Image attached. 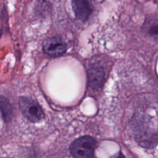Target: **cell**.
Here are the masks:
<instances>
[{
    "mask_svg": "<svg viewBox=\"0 0 158 158\" xmlns=\"http://www.w3.org/2000/svg\"><path fill=\"white\" fill-rule=\"evenodd\" d=\"M96 141L88 135L80 136L75 139L70 146V152L77 158H88L94 156Z\"/></svg>",
    "mask_w": 158,
    "mask_h": 158,
    "instance_id": "cell-1",
    "label": "cell"
},
{
    "mask_svg": "<svg viewBox=\"0 0 158 158\" xmlns=\"http://www.w3.org/2000/svg\"><path fill=\"white\" fill-rule=\"evenodd\" d=\"M19 106L22 115L32 123H38L44 118V114L40 106L30 97H20Z\"/></svg>",
    "mask_w": 158,
    "mask_h": 158,
    "instance_id": "cell-2",
    "label": "cell"
},
{
    "mask_svg": "<svg viewBox=\"0 0 158 158\" xmlns=\"http://www.w3.org/2000/svg\"><path fill=\"white\" fill-rule=\"evenodd\" d=\"M43 49L48 56L52 57H57L65 53L67 45L60 37L55 36L49 37L44 41Z\"/></svg>",
    "mask_w": 158,
    "mask_h": 158,
    "instance_id": "cell-3",
    "label": "cell"
},
{
    "mask_svg": "<svg viewBox=\"0 0 158 158\" xmlns=\"http://www.w3.org/2000/svg\"><path fill=\"white\" fill-rule=\"evenodd\" d=\"M72 7L76 17L82 22H86L92 12L89 0H72Z\"/></svg>",
    "mask_w": 158,
    "mask_h": 158,
    "instance_id": "cell-4",
    "label": "cell"
},
{
    "mask_svg": "<svg viewBox=\"0 0 158 158\" xmlns=\"http://www.w3.org/2000/svg\"><path fill=\"white\" fill-rule=\"evenodd\" d=\"M104 69L99 65H93L88 70V83L91 88L97 89L103 83L104 80Z\"/></svg>",
    "mask_w": 158,
    "mask_h": 158,
    "instance_id": "cell-5",
    "label": "cell"
},
{
    "mask_svg": "<svg viewBox=\"0 0 158 158\" xmlns=\"http://www.w3.org/2000/svg\"><path fill=\"white\" fill-rule=\"evenodd\" d=\"M144 30L147 35L156 40H158V21L149 20L144 24Z\"/></svg>",
    "mask_w": 158,
    "mask_h": 158,
    "instance_id": "cell-6",
    "label": "cell"
},
{
    "mask_svg": "<svg viewBox=\"0 0 158 158\" xmlns=\"http://www.w3.org/2000/svg\"><path fill=\"white\" fill-rule=\"evenodd\" d=\"M1 110L4 120L9 122L12 117V109L9 101L3 96L1 97Z\"/></svg>",
    "mask_w": 158,
    "mask_h": 158,
    "instance_id": "cell-7",
    "label": "cell"
},
{
    "mask_svg": "<svg viewBox=\"0 0 158 158\" xmlns=\"http://www.w3.org/2000/svg\"><path fill=\"white\" fill-rule=\"evenodd\" d=\"M35 12L39 15H48L51 9V4L46 0H38L35 7Z\"/></svg>",
    "mask_w": 158,
    "mask_h": 158,
    "instance_id": "cell-8",
    "label": "cell"
}]
</instances>
